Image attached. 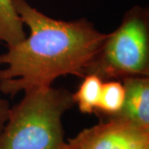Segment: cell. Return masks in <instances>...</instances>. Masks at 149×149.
Masks as SVG:
<instances>
[{"mask_svg":"<svg viewBox=\"0 0 149 149\" xmlns=\"http://www.w3.org/2000/svg\"><path fill=\"white\" fill-rule=\"evenodd\" d=\"M103 80L95 74H86L78 91L72 94L74 104L83 113L97 111L101 94Z\"/></svg>","mask_w":149,"mask_h":149,"instance_id":"obj_7","label":"cell"},{"mask_svg":"<svg viewBox=\"0 0 149 149\" xmlns=\"http://www.w3.org/2000/svg\"><path fill=\"white\" fill-rule=\"evenodd\" d=\"M9 109L10 106L8 102L0 95V133L7 121Z\"/></svg>","mask_w":149,"mask_h":149,"instance_id":"obj_9","label":"cell"},{"mask_svg":"<svg viewBox=\"0 0 149 149\" xmlns=\"http://www.w3.org/2000/svg\"><path fill=\"white\" fill-rule=\"evenodd\" d=\"M149 128L120 116H112L85 128L66 142V149H147Z\"/></svg>","mask_w":149,"mask_h":149,"instance_id":"obj_4","label":"cell"},{"mask_svg":"<svg viewBox=\"0 0 149 149\" xmlns=\"http://www.w3.org/2000/svg\"><path fill=\"white\" fill-rule=\"evenodd\" d=\"M125 97V90L122 81L117 80L103 82L99 106L96 112H100L112 117L122 109Z\"/></svg>","mask_w":149,"mask_h":149,"instance_id":"obj_8","label":"cell"},{"mask_svg":"<svg viewBox=\"0 0 149 149\" xmlns=\"http://www.w3.org/2000/svg\"><path fill=\"white\" fill-rule=\"evenodd\" d=\"M125 97L120 116L145 128H149V77L135 76L123 79Z\"/></svg>","mask_w":149,"mask_h":149,"instance_id":"obj_5","label":"cell"},{"mask_svg":"<svg viewBox=\"0 0 149 149\" xmlns=\"http://www.w3.org/2000/svg\"></svg>","mask_w":149,"mask_h":149,"instance_id":"obj_11","label":"cell"},{"mask_svg":"<svg viewBox=\"0 0 149 149\" xmlns=\"http://www.w3.org/2000/svg\"><path fill=\"white\" fill-rule=\"evenodd\" d=\"M86 74H95L103 81L149 76L148 11L135 6L125 13L117 29L109 33Z\"/></svg>","mask_w":149,"mask_h":149,"instance_id":"obj_3","label":"cell"},{"mask_svg":"<svg viewBox=\"0 0 149 149\" xmlns=\"http://www.w3.org/2000/svg\"><path fill=\"white\" fill-rule=\"evenodd\" d=\"M147 149H149V148H147Z\"/></svg>","mask_w":149,"mask_h":149,"instance_id":"obj_10","label":"cell"},{"mask_svg":"<svg viewBox=\"0 0 149 149\" xmlns=\"http://www.w3.org/2000/svg\"><path fill=\"white\" fill-rule=\"evenodd\" d=\"M26 37L23 24L12 0H0V42L11 47L22 42Z\"/></svg>","mask_w":149,"mask_h":149,"instance_id":"obj_6","label":"cell"},{"mask_svg":"<svg viewBox=\"0 0 149 149\" xmlns=\"http://www.w3.org/2000/svg\"><path fill=\"white\" fill-rule=\"evenodd\" d=\"M30 35L0 54V92H20L52 86L67 74L84 77L109 33H103L85 18L62 21L50 17L27 0H12Z\"/></svg>","mask_w":149,"mask_h":149,"instance_id":"obj_1","label":"cell"},{"mask_svg":"<svg viewBox=\"0 0 149 149\" xmlns=\"http://www.w3.org/2000/svg\"><path fill=\"white\" fill-rule=\"evenodd\" d=\"M74 104L70 91L52 85L24 92L9 109L0 149H66L62 118Z\"/></svg>","mask_w":149,"mask_h":149,"instance_id":"obj_2","label":"cell"}]
</instances>
